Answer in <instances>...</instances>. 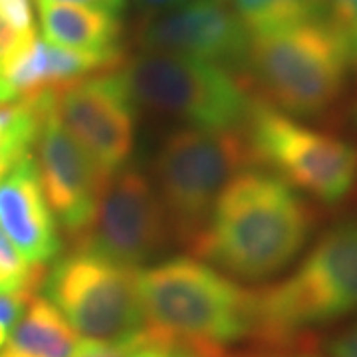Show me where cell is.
Masks as SVG:
<instances>
[{"mask_svg": "<svg viewBox=\"0 0 357 357\" xmlns=\"http://www.w3.org/2000/svg\"><path fill=\"white\" fill-rule=\"evenodd\" d=\"M314 225L312 206L286 181L244 169L218 195L189 250L236 278L266 280L304 250Z\"/></svg>", "mask_w": 357, "mask_h": 357, "instance_id": "cell-1", "label": "cell"}, {"mask_svg": "<svg viewBox=\"0 0 357 357\" xmlns=\"http://www.w3.org/2000/svg\"><path fill=\"white\" fill-rule=\"evenodd\" d=\"M145 330L199 357H229L252 330V290L197 258L178 256L139 272Z\"/></svg>", "mask_w": 357, "mask_h": 357, "instance_id": "cell-2", "label": "cell"}, {"mask_svg": "<svg viewBox=\"0 0 357 357\" xmlns=\"http://www.w3.org/2000/svg\"><path fill=\"white\" fill-rule=\"evenodd\" d=\"M357 310V218L328 230L286 280L252 290L250 340L280 351Z\"/></svg>", "mask_w": 357, "mask_h": 357, "instance_id": "cell-3", "label": "cell"}, {"mask_svg": "<svg viewBox=\"0 0 357 357\" xmlns=\"http://www.w3.org/2000/svg\"><path fill=\"white\" fill-rule=\"evenodd\" d=\"M349 66L344 42L316 20L250 36L243 74L284 114L316 117L340 100Z\"/></svg>", "mask_w": 357, "mask_h": 357, "instance_id": "cell-4", "label": "cell"}, {"mask_svg": "<svg viewBox=\"0 0 357 357\" xmlns=\"http://www.w3.org/2000/svg\"><path fill=\"white\" fill-rule=\"evenodd\" d=\"M121 76L137 107L191 128L243 131L255 98L244 74L177 54L141 52L121 66Z\"/></svg>", "mask_w": 357, "mask_h": 357, "instance_id": "cell-5", "label": "cell"}, {"mask_svg": "<svg viewBox=\"0 0 357 357\" xmlns=\"http://www.w3.org/2000/svg\"><path fill=\"white\" fill-rule=\"evenodd\" d=\"M252 157L243 131L185 128L173 131L155 163L169 232L187 248L203 232L218 195Z\"/></svg>", "mask_w": 357, "mask_h": 357, "instance_id": "cell-6", "label": "cell"}, {"mask_svg": "<svg viewBox=\"0 0 357 357\" xmlns=\"http://www.w3.org/2000/svg\"><path fill=\"white\" fill-rule=\"evenodd\" d=\"M42 290L76 333L121 344L145 328L139 270L86 246H72L46 272Z\"/></svg>", "mask_w": 357, "mask_h": 357, "instance_id": "cell-7", "label": "cell"}, {"mask_svg": "<svg viewBox=\"0 0 357 357\" xmlns=\"http://www.w3.org/2000/svg\"><path fill=\"white\" fill-rule=\"evenodd\" d=\"M243 135L252 163L328 204L345 199L357 177V149L347 141L302 126L255 91Z\"/></svg>", "mask_w": 357, "mask_h": 357, "instance_id": "cell-8", "label": "cell"}, {"mask_svg": "<svg viewBox=\"0 0 357 357\" xmlns=\"http://www.w3.org/2000/svg\"><path fill=\"white\" fill-rule=\"evenodd\" d=\"M167 234L165 208L151 181L126 165L105 178L88 229L72 246L137 268L163 248Z\"/></svg>", "mask_w": 357, "mask_h": 357, "instance_id": "cell-9", "label": "cell"}, {"mask_svg": "<svg viewBox=\"0 0 357 357\" xmlns=\"http://www.w3.org/2000/svg\"><path fill=\"white\" fill-rule=\"evenodd\" d=\"M54 107L62 126L105 175L126 167L135 143L137 105L121 68L56 88Z\"/></svg>", "mask_w": 357, "mask_h": 357, "instance_id": "cell-10", "label": "cell"}, {"mask_svg": "<svg viewBox=\"0 0 357 357\" xmlns=\"http://www.w3.org/2000/svg\"><path fill=\"white\" fill-rule=\"evenodd\" d=\"M135 40L141 52L187 56L243 74L250 34L227 0H185L147 14Z\"/></svg>", "mask_w": 357, "mask_h": 357, "instance_id": "cell-11", "label": "cell"}, {"mask_svg": "<svg viewBox=\"0 0 357 357\" xmlns=\"http://www.w3.org/2000/svg\"><path fill=\"white\" fill-rule=\"evenodd\" d=\"M32 155L58 229L70 243H77L88 229L100 191L109 175L96 165L62 126L54 105L42 119Z\"/></svg>", "mask_w": 357, "mask_h": 357, "instance_id": "cell-12", "label": "cell"}, {"mask_svg": "<svg viewBox=\"0 0 357 357\" xmlns=\"http://www.w3.org/2000/svg\"><path fill=\"white\" fill-rule=\"evenodd\" d=\"M0 230L28 264H48L62 252V234L42 191L32 153L0 178Z\"/></svg>", "mask_w": 357, "mask_h": 357, "instance_id": "cell-13", "label": "cell"}, {"mask_svg": "<svg viewBox=\"0 0 357 357\" xmlns=\"http://www.w3.org/2000/svg\"><path fill=\"white\" fill-rule=\"evenodd\" d=\"M123 64V52L93 54L72 50L36 36L14 54L2 68V76L14 88L16 98H24L42 89L62 88L82 77L112 72Z\"/></svg>", "mask_w": 357, "mask_h": 357, "instance_id": "cell-14", "label": "cell"}, {"mask_svg": "<svg viewBox=\"0 0 357 357\" xmlns=\"http://www.w3.org/2000/svg\"><path fill=\"white\" fill-rule=\"evenodd\" d=\"M36 2L44 40L64 48L93 54L121 52V22L117 14L54 0Z\"/></svg>", "mask_w": 357, "mask_h": 357, "instance_id": "cell-15", "label": "cell"}, {"mask_svg": "<svg viewBox=\"0 0 357 357\" xmlns=\"http://www.w3.org/2000/svg\"><path fill=\"white\" fill-rule=\"evenodd\" d=\"M82 340L62 312L36 294L14 326L0 357H74Z\"/></svg>", "mask_w": 357, "mask_h": 357, "instance_id": "cell-16", "label": "cell"}, {"mask_svg": "<svg viewBox=\"0 0 357 357\" xmlns=\"http://www.w3.org/2000/svg\"><path fill=\"white\" fill-rule=\"evenodd\" d=\"M230 8L250 36L324 20L321 0H230Z\"/></svg>", "mask_w": 357, "mask_h": 357, "instance_id": "cell-17", "label": "cell"}, {"mask_svg": "<svg viewBox=\"0 0 357 357\" xmlns=\"http://www.w3.org/2000/svg\"><path fill=\"white\" fill-rule=\"evenodd\" d=\"M321 18L344 42L351 64H357V0H321Z\"/></svg>", "mask_w": 357, "mask_h": 357, "instance_id": "cell-18", "label": "cell"}, {"mask_svg": "<svg viewBox=\"0 0 357 357\" xmlns=\"http://www.w3.org/2000/svg\"><path fill=\"white\" fill-rule=\"evenodd\" d=\"M133 357H199L192 349L181 344H173L161 337H155L149 332L141 330L135 337V354Z\"/></svg>", "mask_w": 357, "mask_h": 357, "instance_id": "cell-19", "label": "cell"}, {"mask_svg": "<svg viewBox=\"0 0 357 357\" xmlns=\"http://www.w3.org/2000/svg\"><path fill=\"white\" fill-rule=\"evenodd\" d=\"M0 16L20 34H36L30 0H0Z\"/></svg>", "mask_w": 357, "mask_h": 357, "instance_id": "cell-20", "label": "cell"}, {"mask_svg": "<svg viewBox=\"0 0 357 357\" xmlns=\"http://www.w3.org/2000/svg\"><path fill=\"white\" fill-rule=\"evenodd\" d=\"M32 38H36V34L16 32L13 26L0 16V74H2V68L10 62L14 54L20 50L22 46H26Z\"/></svg>", "mask_w": 357, "mask_h": 357, "instance_id": "cell-21", "label": "cell"}, {"mask_svg": "<svg viewBox=\"0 0 357 357\" xmlns=\"http://www.w3.org/2000/svg\"><path fill=\"white\" fill-rule=\"evenodd\" d=\"M133 354H135V337L121 344L86 340L74 357H133Z\"/></svg>", "mask_w": 357, "mask_h": 357, "instance_id": "cell-22", "label": "cell"}, {"mask_svg": "<svg viewBox=\"0 0 357 357\" xmlns=\"http://www.w3.org/2000/svg\"><path fill=\"white\" fill-rule=\"evenodd\" d=\"M328 354L332 357H357V321L349 330L333 337L328 344Z\"/></svg>", "mask_w": 357, "mask_h": 357, "instance_id": "cell-23", "label": "cell"}, {"mask_svg": "<svg viewBox=\"0 0 357 357\" xmlns=\"http://www.w3.org/2000/svg\"><path fill=\"white\" fill-rule=\"evenodd\" d=\"M54 2H68V4H79V6H89V8H100L112 14H119L126 10L128 0H54Z\"/></svg>", "mask_w": 357, "mask_h": 357, "instance_id": "cell-24", "label": "cell"}, {"mask_svg": "<svg viewBox=\"0 0 357 357\" xmlns=\"http://www.w3.org/2000/svg\"><path fill=\"white\" fill-rule=\"evenodd\" d=\"M139 6L143 8H147L149 14L155 13H161V10H169V8H173V6H177L181 2H185V0H135Z\"/></svg>", "mask_w": 357, "mask_h": 357, "instance_id": "cell-25", "label": "cell"}, {"mask_svg": "<svg viewBox=\"0 0 357 357\" xmlns=\"http://www.w3.org/2000/svg\"><path fill=\"white\" fill-rule=\"evenodd\" d=\"M16 100V91L14 88L8 84V79L0 74V103H6V102H13Z\"/></svg>", "mask_w": 357, "mask_h": 357, "instance_id": "cell-26", "label": "cell"}, {"mask_svg": "<svg viewBox=\"0 0 357 357\" xmlns=\"http://www.w3.org/2000/svg\"><path fill=\"white\" fill-rule=\"evenodd\" d=\"M10 161L6 159V155H4V149H2V143H0V178L4 177V173L10 169Z\"/></svg>", "mask_w": 357, "mask_h": 357, "instance_id": "cell-27", "label": "cell"}, {"mask_svg": "<svg viewBox=\"0 0 357 357\" xmlns=\"http://www.w3.org/2000/svg\"><path fill=\"white\" fill-rule=\"evenodd\" d=\"M229 357H310V356H282V354H248V356H229Z\"/></svg>", "mask_w": 357, "mask_h": 357, "instance_id": "cell-28", "label": "cell"}, {"mask_svg": "<svg viewBox=\"0 0 357 357\" xmlns=\"http://www.w3.org/2000/svg\"><path fill=\"white\" fill-rule=\"evenodd\" d=\"M0 290L4 292V276L2 274H0Z\"/></svg>", "mask_w": 357, "mask_h": 357, "instance_id": "cell-29", "label": "cell"}, {"mask_svg": "<svg viewBox=\"0 0 357 357\" xmlns=\"http://www.w3.org/2000/svg\"><path fill=\"white\" fill-rule=\"evenodd\" d=\"M356 123H357V107H356Z\"/></svg>", "mask_w": 357, "mask_h": 357, "instance_id": "cell-30", "label": "cell"}]
</instances>
